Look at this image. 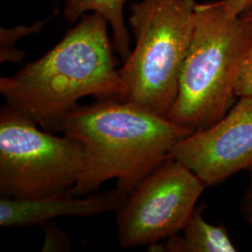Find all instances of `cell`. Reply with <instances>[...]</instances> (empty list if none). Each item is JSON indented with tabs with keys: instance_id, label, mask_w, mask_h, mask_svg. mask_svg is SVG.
I'll return each mask as SVG.
<instances>
[{
	"instance_id": "cell-1",
	"label": "cell",
	"mask_w": 252,
	"mask_h": 252,
	"mask_svg": "<svg viewBox=\"0 0 252 252\" xmlns=\"http://www.w3.org/2000/svg\"><path fill=\"white\" fill-rule=\"evenodd\" d=\"M108 25L99 13L83 15L42 57L12 76L1 77L0 93L6 104L46 131H60L84 96L124 99L126 86L116 67Z\"/></svg>"
},
{
	"instance_id": "cell-2",
	"label": "cell",
	"mask_w": 252,
	"mask_h": 252,
	"mask_svg": "<svg viewBox=\"0 0 252 252\" xmlns=\"http://www.w3.org/2000/svg\"><path fill=\"white\" fill-rule=\"evenodd\" d=\"M60 131L81 142L86 153L84 169L69 190L78 196L90 194L113 179L118 189L129 195L170 156L175 145L193 133L167 118L117 99L75 108Z\"/></svg>"
},
{
	"instance_id": "cell-3",
	"label": "cell",
	"mask_w": 252,
	"mask_h": 252,
	"mask_svg": "<svg viewBox=\"0 0 252 252\" xmlns=\"http://www.w3.org/2000/svg\"><path fill=\"white\" fill-rule=\"evenodd\" d=\"M252 46V30L221 0L197 3L179 94L166 118L193 132L220 121L236 96L238 72Z\"/></svg>"
},
{
	"instance_id": "cell-4",
	"label": "cell",
	"mask_w": 252,
	"mask_h": 252,
	"mask_svg": "<svg viewBox=\"0 0 252 252\" xmlns=\"http://www.w3.org/2000/svg\"><path fill=\"white\" fill-rule=\"evenodd\" d=\"M195 0H142L131 7L129 25L135 45L119 69L124 99L167 117L180 89L189 51Z\"/></svg>"
},
{
	"instance_id": "cell-5",
	"label": "cell",
	"mask_w": 252,
	"mask_h": 252,
	"mask_svg": "<svg viewBox=\"0 0 252 252\" xmlns=\"http://www.w3.org/2000/svg\"><path fill=\"white\" fill-rule=\"evenodd\" d=\"M5 104L0 111V195L42 198L69 191L86 163L81 142L41 131Z\"/></svg>"
},
{
	"instance_id": "cell-6",
	"label": "cell",
	"mask_w": 252,
	"mask_h": 252,
	"mask_svg": "<svg viewBox=\"0 0 252 252\" xmlns=\"http://www.w3.org/2000/svg\"><path fill=\"white\" fill-rule=\"evenodd\" d=\"M206 188L193 172L169 156L135 187L116 212L120 246H152L179 234Z\"/></svg>"
},
{
	"instance_id": "cell-7",
	"label": "cell",
	"mask_w": 252,
	"mask_h": 252,
	"mask_svg": "<svg viewBox=\"0 0 252 252\" xmlns=\"http://www.w3.org/2000/svg\"><path fill=\"white\" fill-rule=\"evenodd\" d=\"M170 156L207 187L252 169V97H239L223 117L195 131L172 149Z\"/></svg>"
},
{
	"instance_id": "cell-8",
	"label": "cell",
	"mask_w": 252,
	"mask_h": 252,
	"mask_svg": "<svg viewBox=\"0 0 252 252\" xmlns=\"http://www.w3.org/2000/svg\"><path fill=\"white\" fill-rule=\"evenodd\" d=\"M128 194L120 189L78 196L64 191L36 199L0 198V226L3 228L44 225L58 217L94 216L117 212Z\"/></svg>"
},
{
	"instance_id": "cell-9",
	"label": "cell",
	"mask_w": 252,
	"mask_h": 252,
	"mask_svg": "<svg viewBox=\"0 0 252 252\" xmlns=\"http://www.w3.org/2000/svg\"><path fill=\"white\" fill-rule=\"evenodd\" d=\"M162 252H235L237 251L222 224L207 222L202 208L195 207L189 220L179 234L166 239Z\"/></svg>"
},
{
	"instance_id": "cell-10",
	"label": "cell",
	"mask_w": 252,
	"mask_h": 252,
	"mask_svg": "<svg viewBox=\"0 0 252 252\" xmlns=\"http://www.w3.org/2000/svg\"><path fill=\"white\" fill-rule=\"evenodd\" d=\"M128 0H66L63 16L74 23L85 12H96L107 19L112 30L114 50L125 62L131 54L130 35L125 21L124 9Z\"/></svg>"
},
{
	"instance_id": "cell-11",
	"label": "cell",
	"mask_w": 252,
	"mask_h": 252,
	"mask_svg": "<svg viewBox=\"0 0 252 252\" xmlns=\"http://www.w3.org/2000/svg\"><path fill=\"white\" fill-rule=\"evenodd\" d=\"M54 15V14H53ZM52 15V16H53ZM52 16L42 21H38L32 26H18L13 28H1L0 39H1V50H0V60L1 62H13L21 63L25 57V53L19 51L15 48V44L22 37L36 33L39 31L45 25L48 20Z\"/></svg>"
},
{
	"instance_id": "cell-12",
	"label": "cell",
	"mask_w": 252,
	"mask_h": 252,
	"mask_svg": "<svg viewBox=\"0 0 252 252\" xmlns=\"http://www.w3.org/2000/svg\"><path fill=\"white\" fill-rule=\"evenodd\" d=\"M237 97H252V46L241 63L235 83Z\"/></svg>"
},
{
	"instance_id": "cell-13",
	"label": "cell",
	"mask_w": 252,
	"mask_h": 252,
	"mask_svg": "<svg viewBox=\"0 0 252 252\" xmlns=\"http://www.w3.org/2000/svg\"><path fill=\"white\" fill-rule=\"evenodd\" d=\"M229 14L240 16L247 10L252 8V0H221Z\"/></svg>"
},
{
	"instance_id": "cell-14",
	"label": "cell",
	"mask_w": 252,
	"mask_h": 252,
	"mask_svg": "<svg viewBox=\"0 0 252 252\" xmlns=\"http://www.w3.org/2000/svg\"><path fill=\"white\" fill-rule=\"evenodd\" d=\"M251 173L252 174H251L250 185L245 193L242 206H243L244 216L252 227V169L251 170Z\"/></svg>"
},
{
	"instance_id": "cell-15",
	"label": "cell",
	"mask_w": 252,
	"mask_h": 252,
	"mask_svg": "<svg viewBox=\"0 0 252 252\" xmlns=\"http://www.w3.org/2000/svg\"><path fill=\"white\" fill-rule=\"evenodd\" d=\"M244 24L252 30V8L240 15Z\"/></svg>"
}]
</instances>
